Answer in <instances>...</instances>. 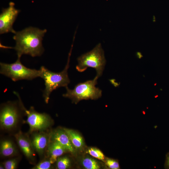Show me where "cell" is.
Returning <instances> with one entry per match:
<instances>
[{
    "label": "cell",
    "mask_w": 169,
    "mask_h": 169,
    "mask_svg": "<svg viewBox=\"0 0 169 169\" xmlns=\"http://www.w3.org/2000/svg\"><path fill=\"white\" fill-rule=\"evenodd\" d=\"M164 167L166 169H169V152L166 154V156Z\"/></svg>",
    "instance_id": "21"
},
{
    "label": "cell",
    "mask_w": 169,
    "mask_h": 169,
    "mask_svg": "<svg viewBox=\"0 0 169 169\" xmlns=\"http://www.w3.org/2000/svg\"><path fill=\"white\" fill-rule=\"evenodd\" d=\"M14 136L19 148L29 162L35 164L36 160V152L33 149L30 137L21 131Z\"/></svg>",
    "instance_id": "10"
},
{
    "label": "cell",
    "mask_w": 169,
    "mask_h": 169,
    "mask_svg": "<svg viewBox=\"0 0 169 169\" xmlns=\"http://www.w3.org/2000/svg\"><path fill=\"white\" fill-rule=\"evenodd\" d=\"M0 154L3 157H12L17 156L18 151L16 145L10 139L2 140L0 143Z\"/></svg>",
    "instance_id": "13"
},
{
    "label": "cell",
    "mask_w": 169,
    "mask_h": 169,
    "mask_svg": "<svg viewBox=\"0 0 169 169\" xmlns=\"http://www.w3.org/2000/svg\"><path fill=\"white\" fill-rule=\"evenodd\" d=\"M98 79L95 77L92 80L79 83L72 90L66 86V92L63 96L71 99L75 102L83 100L97 99L101 96L102 93V90L95 86Z\"/></svg>",
    "instance_id": "5"
},
{
    "label": "cell",
    "mask_w": 169,
    "mask_h": 169,
    "mask_svg": "<svg viewBox=\"0 0 169 169\" xmlns=\"http://www.w3.org/2000/svg\"><path fill=\"white\" fill-rule=\"evenodd\" d=\"M47 30H41L30 27L16 32L13 37L16 41L13 49L16 51L18 57L23 54H28L34 57L40 56L44 49L42 44L43 38Z\"/></svg>",
    "instance_id": "1"
},
{
    "label": "cell",
    "mask_w": 169,
    "mask_h": 169,
    "mask_svg": "<svg viewBox=\"0 0 169 169\" xmlns=\"http://www.w3.org/2000/svg\"><path fill=\"white\" fill-rule=\"evenodd\" d=\"M82 164L86 169H99L100 167L99 163L95 160L88 157L83 159Z\"/></svg>",
    "instance_id": "17"
},
{
    "label": "cell",
    "mask_w": 169,
    "mask_h": 169,
    "mask_svg": "<svg viewBox=\"0 0 169 169\" xmlns=\"http://www.w3.org/2000/svg\"><path fill=\"white\" fill-rule=\"evenodd\" d=\"M136 56L139 59H141L143 57V56L141 53L140 52H136Z\"/></svg>",
    "instance_id": "22"
},
{
    "label": "cell",
    "mask_w": 169,
    "mask_h": 169,
    "mask_svg": "<svg viewBox=\"0 0 169 169\" xmlns=\"http://www.w3.org/2000/svg\"><path fill=\"white\" fill-rule=\"evenodd\" d=\"M64 129L68 135L74 147L77 149L82 148L84 146V142L81 136L73 130L67 128Z\"/></svg>",
    "instance_id": "14"
},
{
    "label": "cell",
    "mask_w": 169,
    "mask_h": 169,
    "mask_svg": "<svg viewBox=\"0 0 169 169\" xmlns=\"http://www.w3.org/2000/svg\"><path fill=\"white\" fill-rule=\"evenodd\" d=\"M51 130L33 132L30 134V140L34 149L40 157H44L50 141Z\"/></svg>",
    "instance_id": "9"
},
{
    "label": "cell",
    "mask_w": 169,
    "mask_h": 169,
    "mask_svg": "<svg viewBox=\"0 0 169 169\" xmlns=\"http://www.w3.org/2000/svg\"><path fill=\"white\" fill-rule=\"evenodd\" d=\"M153 22H155L156 21V18L154 16H153Z\"/></svg>",
    "instance_id": "24"
},
{
    "label": "cell",
    "mask_w": 169,
    "mask_h": 169,
    "mask_svg": "<svg viewBox=\"0 0 169 169\" xmlns=\"http://www.w3.org/2000/svg\"><path fill=\"white\" fill-rule=\"evenodd\" d=\"M16 95L19 100L18 104L16 102H8L1 107L0 128L5 131H11L16 129L21 119L22 112L25 109L19 95L17 93Z\"/></svg>",
    "instance_id": "3"
},
{
    "label": "cell",
    "mask_w": 169,
    "mask_h": 169,
    "mask_svg": "<svg viewBox=\"0 0 169 169\" xmlns=\"http://www.w3.org/2000/svg\"><path fill=\"white\" fill-rule=\"evenodd\" d=\"M72 48L69 54L68 61L64 70L60 72H54L50 71L44 66L40 69V77L44 81L45 88L43 91V96L46 103H48L50 95L53 91L60 87H66L70 82L68 70L69 67L70 58Z\"/></svg>",
    "instance_id": "2"
},
{
    "label": "cell",
    "mask_w": 169,
    "mask_h": 169,
    "mask_svg": "<svg viewBox=\"0 0 169 169\" xmlns=\"http://www.w3.org/2000/svg\"><path fill=\"white\" fill-rule=\"evenodd\" d=\"M20 160V157L16 156L12 157L2 163L5 169H16L18 167Z\"/></svg>",
    "instance_id": "15"
},
{
    "label": "cell",
    "mask_w": 169,
    "mask_h": 169,
    "mask_svg": "<svg viewBox=\"0 0 169 169\" xmlns=\"http://www.w3.org/2000/svg\"><path fill=\"white\" fill-rule=\"evenodd\" d=\"M50 140L57 142L64 147L68 152L72 153L74 152V148L64 129H58L51 130Z\"/></svg>",
    "instance_id": "11"
},
{
    "label": "cell",
    "mask_w": 169,
    "mask_h": 169,
    "mask_svg": "<svg viewBox=\"0 0 169 169\" xmlns=\"http://www.w3.org/2000/svg\"><path fill=\"white\" fill-rule=\"evenodd\" d=\"M24 111L27 116V122L29 127V134L49 130L53 125L52 119L46 113H39L36 111L33 107H31L29 110L25 108Z\"/></svg>",
    "instance_id": "7"
},
{
    "label": "cell",
    "mask_w": 169,
    "mask_h": 169,
    "mask_svg": "<svg viewBox=\"0 0 169 169\" xmlns=\"http://www.w3.org/2000/svg\"><path fill=\"white\" fill-rule=\"evenodd\" d=\"M106 165L111 169H118L120 168L119 164L117 161L115 160L108 158L105 161Z\"/></svg>",
    "instance_id": "20"
},
{
    "label": "cell",
    "mask_w": 169,
    "mask_h": 169,
    "mask_svg": "<svg viewBox=\"0 0 169 169\" xmlns=\"http://www.w3.org/2000/svg\"><path fill=\"white\" fill-rule=\"evenodd\" d=\"M0 169H5L4 166L3 165V164L2 163V162L1 163L0 165Z\"/></svg>",
    "instance_id": "23"
},
{
    "label": "cell",
    "mask_w": 169,
    "mask_h": 169,
    "mask_svg": "<svg viewBox=\"0 0 169 169\" xmlns=\"http://www.w3.org/2000/svg\"><path fill=\"white\" fill-rule=\"evenodd\" d=\"M68 151L57 142L50 140L47 147L45 157H48L52 163L57 158Z\"/></svg>",
    "instance_id": "12"
},
{
    "label": "cell",
    "mask_w": 169,
    "mask_h": 169,
    "mask_svg": "<svg viewBox=\"0 0 169 169\" xmlns=\"http://www.w3.org/2000/svg\"><path fill=\"white\" fill-rule=\"evenodd\" d=\"M77 70L80 72L85 71L88 67L96 70V77L98 78L102 75L106 64L104 52L100 43L98 44L89 52L81 55L77 58Z\"/></svg>",
    "instance_id": "4"
},
{
    "label": "cell",
    "mask_w": 169,
    "mask_h": 169,
    "mask_svg": "<svg viewBox=\"0 0 169 169\" xmlns=\"http://www.w3.org/2000/svg\"><path fill=\"white\" fill-rule=\"evenodd\" d=\"M0 73L14 81L23 79L31 80L40 77V69L36 70L26 67L21 63L19 58L13 63H0Z\"/></svg>",
    "instance_id": "6"
},
{
    "label": "cell",
    "mask_w": 169,
    "mask_h": 169,
    "mask_svg": "<svg viewBox=\"0 0 169 169\" xmlns=\"http://www.w3.org/2000/svg\"><path fill=\"white\" fill-rule=\"evenodd\" d=\"M55 162L56 167L58 169H66L71 166L70 160L67 156L59 157Z\"/></svg>",
    "instance_id": "16"
},
{
    "label": "cell",
    "mask_w": 169,
    "mask_h": 169,
    "mask_svg": "<svg viewBox=\"0 0 169 169\" xmlns=\"http://www.w3.org/2000/svg\"><path fill=\"white\" fill-rule=\"evenodd\" d=\"M15 4L10 2L9 6L2 9L0 15V34L12 32L14 34L16 31L13 29V24L20 11L15 8Z\"/></svg>",
    "instance_id": "8"
},
{
    "label": "cell",
    "mask_w": 169,
    "mask_h": 169,
    "mask_svg": "<svg viewBox=\"0 0 169 169\" xmlns=\"http://www.w3.org/2000/svg\"><path fill=\"white\" fill-rule=\"evenodd\" d=\"M53 163L48 157H44L38 163L32 167V169H50Z\"/></svg>",
    "instance_id": "18"
},
{
    "label": "cell",
    "mask_w": 169,
    "mask_h": 169,
    "mask_svg": "<svg viewBox=\"0 0 169 169\" xmlns=\"http://www.w3.org/2000/svg\"><path fill=\"white\" fill-rule=\"evenodd\" d=\"M87 153L98 159L103 161H105V156L104 154L98 149L93 147L90 148L88 150Z\"/></svg>",
    "instance_id": "19"
}]
</instances>
